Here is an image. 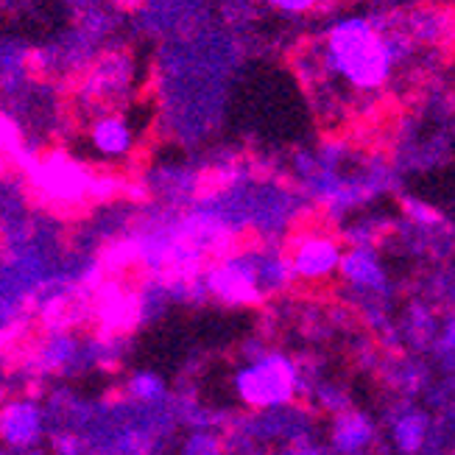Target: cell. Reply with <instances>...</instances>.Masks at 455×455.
I'll return each mask as SVG.
<instances>
[{
  "label": "cell",
  "mask_w": 455,
  "mask_h": 455,
  "mask_svg": "<svg viewBox=\"0 0 455 455\" xmlns=\"http://www.w3.org/2000/svg\"><path fill=\"white\" fill-rule=\"evenodd\" d=\"M0 455H17L14 450H9V447H4V444H0Z\"/></svg>",
  "instance_id": "ac0fdd59"
},
{
  "label": "cell",
  "mask_w": 455,
  "mask_h": 455,
  "mask_svg": "<svg viewBox=\"0 0 455 455\" xmlns=\"http://www.w3.org/2000/svg\"><path fill=\"white\" fill-rule=\"evenodd\" d=\"M204 299L224 307H257L291 288L288 251L266 241L232 246L212 257L199 274Z\"/></svg>",
  "instance_id": "7a4b0ae2"
},
{
  "label": "cell",
  "mask_w": 455,
  "mask_h": 455,
  "mask_svg": "<svg viewBox=\"0 0 455 455\" xmlns=\"http://www.w3.org/2000/svg\"><path fill=\"white\" fill-rule=\"evenodd\" d=\"M280 455H330L324 444H319L313 436H305L299 442H291L280 450Z\"/></svg>",
  "instance_id": "2e32d148"
},
{
  "label": "cell",
  "mask_w": 455,
  "mask_h": 455,
  "mask_svg": "<svg viewBox=\"0 0 455 455\" xmlns=\"http://www.w3.org/2000/svg\"><path fill=\"white\" fill-rule=\"evenodd\" d=\"M117 391H121L126 400H132L137 405H148V408L168 405L173 400V391H171L168 380L154 369H129L121 378Z\"/></svg>",
  "instance_id": "30bf717a"
},
{
  "label": "cell",
  "mask_w": 455,
  "mask_h": 455,
  "mask_svg": "<svg viewBox=\"0 0 455 455\" xmlns=\"http://www.w3.org/2000/svg\"><path fill=\"white\" fill-rule=\"evenodd\" d=\"M307 391V374L288 352L271 349L263 339H249L241 347V363L232 371V394L246 411L291 408Z\"/></svg>",
  "instance_id": "3957f363"
},
{
  "label": "cell",
  "mask_w": 455,
  "mask_h": 455,
  "mask_svg": "<svg viewBox=\"0 0 455 455\" xmlns=\"http://www.w3.org/2000/svg\"><path fill=\"white\" fill-rule=\"evenodd\" d=\"M327 59L352 87L378 90L391 68V48L366 20H344L327 36Z\"/></svg>",
  "instance_id": "277c9868"
},
{
  "label": "cell",
  "mask_w": 455,
  "mask_h": 455,
  "mask_svg": "<svg viewBox=\"0 0 455 455\" xmlns=\"http://www.w3.org/2000/svg\"><path fill=\"white\" fill-rule=\"evenodd\" d=\"M400 335L417 349L427 347L430 341L436 344L439 324H436V313H433V307H427L422 302H413L405 313L403 324H400Z\"/></svg>",
  "instance_id": "8fae6325"
},
{
  "label": "cell",
  "mask_w": 455,
  "mask_h": 455,
  "mask_svg": "<svg viewBox=\"0 0 455 455\" xmlns=\"http://www.w3.org/2000/svg\"><path fill=\"white\" fill-rule=\"evenodd\" d=\"M344 246L327 229H302L288 246V263L293 283L322 285L339 276Z\"/></svg>",
  "instance_id": "52a82bcc"
},
{
  "label": "cell",
  "mask_w": 455,
  "mask_h": 455,
  "mask_svg": "<svg viewBox=\"0 0 455 455\" xmlns=\"http://www.w3.org/2000/svg\"><path fill=\"white\" fill-rule=\"evenodd\" d=\"M176 455H229L227 436L219 427H188L176 444Z\"/></svg>",
  "instance_id": "7c38bea8"
},
{
  "label": "cell",
  "mask_w": 455,
  "mask_h": 455,
  "mask_svg": "<svg viewBox=\"0 0 455 455\" xmlns=\"http://www.w3.org/2000/svg\"><path fill=\"white\" fill-rule=\"evenodd\" d=\"M388 442L400 455H419L430 439V417L427 411L413 403H400L388 411Z\"/></svg>",
  "instance_id": "9c48e42d"
},
{
  "label": "cell",
  "mask_w": 455,
  "mask_h": 455,
  "mask_svg": "<svg viewBox=\"0 0 455 455\" xmlns=\"http://www.w3.org/2000/svg\"><path fill=\"white\" fill-rule=\"evenodd\" d=\"M378 444V422L366 411L349 408L330 417L327 450L330 455H371Z\"/></svg>",
  "instance_id": "ba28073f"
},
{
  "label": "cell",
  "mask_w": 455,
  "mask_h": 455,
  "mask_svg": "<svg viewBox=\"0 0 455 455\" xmlns=\"http://www.w3.org/2000/svg\"><path fill=\"white\" fill-rule=\"evenodd\" d=\"M339 280L352 296V302L363 307L371 327H388L386 299L391 296V280L374 246H349L341 257Z\"/></svg>",
  "instance_id": "5b68a950"
},
{
  "label": "cell",
  "mask_w": 455,
  "mask_h": 455,
  "mask_svg": "<svg viewBox=\"0 0 455 455\" xmlns=\"http://www.w3.org/2000/svg\"><path fill=\"white\" fill-rule=\"evenodd\" d=\"M436 349L442 358L452 361L455 358V305H452V313L450 319L439 327V335H436Z\"/></svg>",
  "instance_id": "9a60e30c"
},
{
  "label": "cell",
  "mask_w": 455,
  "mask_h": 455,
  "mask_svg": "<svg viewBox=\"0 0 455 455\" xmlns=\"http://www.w3.org/2000/svg\"><path fill=\"white\" fill-rule=\"evenodd\" d=\"M307 394H310L313 405L319 408V411H324V413H330V417H335V413H344V411L352 408L349 394L339 383H315V386H310Z\"/></svg>",
  "instance_id": "5bb4252c"
},
{
  "label": "cell",
  "mask_w": 455,
  "mask_h": 455,
  "mask_svg": "<svg viewBox=\"0 0 455 455\" xmlns=\"http://www.w3.org/2000/svg\"><path fill=\"white\" fill-rule=\"evenodd\" d=\"M92 140H95V148L101 151L109 163L126 160V154L132 151V137L121 121H104L95 129Z\"/></svg>",
  "instance_id": "4fadbf2b"
},
{
  "label": "cell",
  "mask_w": 455,
  "mask_h": 455,
  "mask_svg": "<svg viewBox=\"0 0 455 455\" xmlns=\"http://www.w3.org/2000/svg\"><path fill=\"white\" fill-rule=\"evenodd\" d=\"M51 439V419L43 391H23L0 403V444L17 455L43 450Z\"/></svg>",
  "instance_id": "8992f818"
},
{
  "label": "cell",
  "mask_w": 455,
  "mask_h": 455,
  "mask_svg": "<svg viewBox=\"0 0 455 455\" xmlns=\"http://www.w3.org/2000/svg\"><path fill=\"white\" fill-rule=\"evenodd\" d=\"M17 358L34 391L53 383H78L92 374L121 371L129 358V332L59 319L39 324L26 347L17 349Z\"/></svg>",
  "instance_id": "6da1fadb"
},
{
  "label": "cell",
  "mask_w": 455,
  "mask_h": 455,
  "mask_svg": "<svg viewBox=\"0 0 455 455\" xmlns=\"http://www.w3.org/2000/svg\"><path fill=\"white\" fill-rule=\"evenodd\" d=\"M268 4L280 6L285 12H307V9H315L322 4V0H268Z\"/></svg>",
  "instance_id": "e0dca14e"
}]
</instances>
